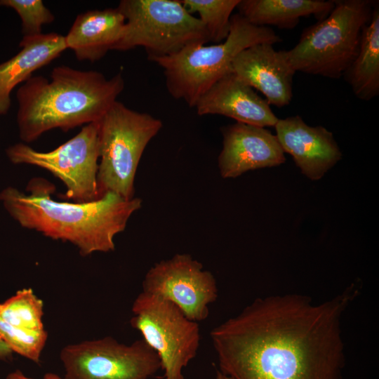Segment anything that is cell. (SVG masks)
<instances>
[{
  "mask_svg": "<svg viewBox=\"0 0 379 379\" xmlns=\"http://www.w3.org/2000/svg\"><path fill=\"white\" fill-rule=\"evenodd\" d=\"M355 291L317 304L298 294L256 299L211 329L219 370L233 379H340V321Z\"/></svg>",
  "mask_w": 379,
  "mask_h": 379,
  "instance_id": "obj_1",
  "label": "cell"
},
{
  "mask_svg": "<svg viewBox=\"0 0 379 379\" xmlns=\"http://www.w3.org/2000/svg\"><path fill=\"white\" fill-rule=\"evenodd\" d=\"M54 190L51 182L34 178L28 194L8 187L0 192V201L21 227L69 241L83 256L114 251L115 236L142 206L140 198L126 199L112 192L88 202L58 201L51 197Z\"/></svg>",
  "mask_w": 379,
  "mask_h": 379,
  "instance_id": "obj_2",
  "label": "cell"
},
{
  "mask_svg": "<svg viewBox=\"0 0 379 379\" xmlns=\"http://www.w3.org/2000/svg\"><path fill=\"white\" fill-rule=\"evenodd\" d=\"M124 88L121 72L110 79L95 70L55 67L50 80L32 76L16 93V121L24 143L55 128L67 132L98 121Z\"/></svg>",
  "mask_w": 379,
  "mask_h": 379,
  "instance_id": "obj_3",
  "label": "cell"
},
{
  "mask_svg": "<svg viewBox=\"0 0 379 379\" xmlns=\"http://www.w3.org/2000/svg\"><path fill=\"white\" fill-rule=\"evenodd\" d=\"M281 41L270 27L253 25L237 13L232 15L230 33L222 42L210 46L192 43L173 55L151 60L163 69L170 95L194 107L213 85L232 72V62L241 51L255 44L274 45Z\"/></svg>",
  "mask_w": 379,
  "mask_h": 379,
  "instance_id": "obj_4",
  "label": "cell"
},
{
  "mask_svg": "<svg viewBox=\"0 0 379 379\" xmlns=\"http://www.w3.org/2000/svg\"><path fill=\"white\" fill-rule=\"evenodd\" d=\"M376 1L335 0L323 20L302 30L297 44L285 51L295 72L339 79L354 60L363 27Z\"/></svg>",
  "mask_w": 379,
  "mask_h": 379,
  "instance_id": "obj_5",
  "label": "cell"
},
{
  "mask_svg": "<svg viewBox=\"0 0 379 379\" xmlns=\"http://www.w3.org/2000/svg\"><path fill=\"white\" fill-rule=\"evenodd\" d=\"M98 124V199L109 192L133 199L141 157L148 143L161 129L162 121L117 100Z\"/></svg>",
  "mask_w": 379,
  "mask_h": 379,
  "instance_id": "obj_6",
  "label": "cell"
},
{
  "mask_svg": "<svg viewBox=\"0 0 379 379\" xmlns=\"http://www.w3.org/2000/svg\"><path fill=\"white\" fill-rule=\"evenodd\" d=\"M123 34L113 50L143 47L149 60L173 55L196 42H210L206 29L180 0H122Z\"/></svg>",
  "mask_w": 379,
  "mask_h": 379,
  "instance_id": "obj_7",
  "label": "cell"
},
{
  "mask_svg": "<svg viewBox=\"0 0 379 379\" xmlns=\"http://www.w3.org/2000/svg\"><path fill=\"white\" fill-rule=\"evenodd\" d=\"M131 311V326L159 357L165 379H185L182 371L200 345L199 323L169 301L143 291L134 300Z\"/></svg>",
  "mask_w": 379,
  "mask_h": 379,
  "instance_id": "obj_8",
  "label": "cell"
},
{
  "mask_svg": "<svg viewBox=\"0 0 379 379\" xmlns=\"http://www.w3.org/2000/svg\"><path fill=\"white\" fill-rule=\"evenodd\" d=\"M6 153L14 164L36 166L61 180L67 187L66 198L73 202L98 199V121L85 125L78 134L52 151L39 152L20 142L8 147Z\"/></svg>",
  "mask_w": 379,
  "mask_h": 379,
  "instance_id": "obj_9",
  "label": "cell"
},
{
  "mask_svg": "<svg viewBox=\"0 0 379 379\" xmlns=\"http://www.w3.org/2000/svg\"><path fill=\"white\" fill-rule=\"evenodd\" d=\"M60 358L63 379H148L161 369L155 352L143 339L130 345L111 336L68 345Z\"/></svg>",
  "mask_w": 379,
  "mask_h": 379,
  "instance_id": "obj_10",
  "label": "cell"
},
{
  "mask_svg": "<svg viewBox=\"0 0 379 379\" xmlns=\"http://www.w3.org/2000/svg\"><path fill=\"white\" fill-rule=\"evenodd\" d=\"M142 288V291L173 303L197 323L208 318L209 306L218 294L213 274L187 253L155 263L146 273Z\"/></svg>",
  "mask_w": 379,
  "mask_h": 379,
  "instance_id": "obj_11",
  "label": "cell"
},
{
  "mask_svg": "<svg viewBox=\"0 0 379 379\" xmlns=\"http://www.w3.org/2000/svg\"><path fill=\"white\" fill-rule=\"evenodd\" d=\"M222 148L218 158L223 178H234L246 171L279 166L284 152L276 136L267 129L236 122L223 126Z\"/></svg>",
  "mask_w": 379,
  "mask_h": 379,
  "instance_id": "obj_12",
  "label": "cell"
},
{
  "mask_svg": "<svg viewBox=\"0 0 379 379\" xmlns=\"http://www.w3.org/2000/svg\"><path fill=\"white\" fill-rule=\"evenodd\" d=\"M232 72L262 93L270 105L282 107L293 98L295 72L285 51H276L272 44H258L241 51L232 62Z\"/></svg>",
  "mask_w": 379,
  "mask_h": 379,
  "instance_id": "obj_13",
  "label": "cell"
},
{
  "mask_svg": "<svg viewBox=\"0 0 379 379\" xmlns=\"http://www.w3.org/2000/svg\"><path fill=\"white\" fill-rule=\"evenodd\" d=\"M274 128L283 151L310 180L321 179L342 158L333 133L322 126L307 125L299 115L279 119Z\"/></svg>",
  "mask_w": 379,
  "mask_h": 379,
  "instance_id": "obj_14",
  "label": "cell"
},
{
  "mask_svg": "<svg viewBox=\"0 0 379 379\" xmlns=\"http://www.w3.org/2000/svg\"><path fill=\"white\" fill-rule=\"evenodd\" d=\"M44 303L32 288H23L0 304V338L13 351L39 363L48 333Z\"/></svg>",
  "mask_w": 379,
  "mask_h": 379,
  "instance_id": "obj_15",
  "label": "cell"
},
{
  "mask_svg": "<svg viewBox=\"0 0 379 379\" xmlns=\"http://www.w3.org/2000/svg\"><path fill=\"white\" fill-rule=\"evenodd\" d=\"M194 107L199 116L218 114L263 128L274 127L279 120L267 101L232 72L213 85Z\"/></svg>",
  "mask_w": 379,
  "mask_h": 379,
  "instance_id": "obj_16",
  "label": "cell"
},
{
  "mask_svg": "<svg viewBox=\"0 0 379 379\" xmlns=\"http://www.w3.org/2000/svg\"><path fill=\"white\" fill-rule=\"evenodd\" d=\"M125 22L117 8L79 13L64 36L66 48L71 49L79 61L100 60L119 42Z\"/></svg>",
  "mask_w": 379,
  "mask_h": 379,
  "instance_id": "obj_17",
  "label": "cell"
},
{
  "mask_svg": "<svg viewBox=\"0 0 379 379\" xmlns=\"http://www.w3.org/2000/svg\"><path fill=\"white\" fill-rule=\"evenodd\" d=\"M20 50L0 63V115H6L11 105V95L37 69L47 65L67 49L64 36L55 32L22 37Z\"/></svg>",
  "mask_w": 379,
  "mask_h": 379,
  "instance_id": "obj_18",
  "label": "cell"
},
{
  "mask_svg": "<svg viewBox=\"0 0 379 379\" xmlns=\"http://www.w3.org/2000/svg\"><path fill=\"white\" fill-rule=\"evenodd\" d=\"M334 5L333 0H240L237 8L256 26L293 29L302 17L313 15L318 21L323 20Z\"/></svg>",
  "mask_w": 379,
  "mask_h": 379,
  "instance_id": "obj_19",
  "label": "cell"
},
{
  "mask_svg": "<svg viewBox=\"0 0 379 379\" xmlns=\"http://www.w3.org/2000/svg\"><path fill=\"white\" fill-rule=\"evenodd\" d=\"M343 76L359 100H371L379 94L378 1L362 29L358 53Z\"/></svg>",
  "mask_w": 379,
  "mask_h": 379,
  "instance_id": "obj_20",
  "label": "cell"
},
{
  "mask_svg": "<svg viewBox=\"0 0 379 379\" xmlns=\"http://www.w3.org/2000/svg\"><path fill=\"white\" fill-rule=\"evenodd\" d=\"M192 15L198 13L204 24L209 41L215 44L222 42L230 29V19L233 11L240 0H180Z\"/></svg>",
  "mask_w": 379,
  "mask_h": 379,
  "instance_id": "obj_21",
  "label": "cell"
},
{
  "mask_svg": "<svg viewBox=\"0 0 379 379\" xmlns=\"http://www.w3.org/2000/svg\"><path fill=\"white\" fill-rule=\"evenodd\" d=\"M0 6L10 8L18 13L22 37L41 35L42 27L55 20L54 15L41 0H0Z\"/></svg>",
  "mask_w": 379,
  "mask_h": 379,
  "instance_id": "obj_22",
  "label": "cell"
},
{
  "mask_svg": "<svg viewBox=\"0 0 379 379\" xmlns=\"http://www.w3.org/2000/svg\"><path fill=\"white\" fill-rule=\"evenodd\" d=\"M6 379H34L25 375L20 370H16L7 375ZM43 379H63L55 373H48Z\"/></svg>",
  "mask_w": 379,
  "mask_h": 379,
  "instance_id": "obj_23",
  "label": "cell"
},
{
  "mask_svg": "<svg viewBox=\"0 0 379 379\" xmlns=\"http://www.w3.org/2000/svg\"><path fill=\"white\" fill-rule=\"evenodd\" d=\"M13 351L0 338V359L6 361L11 360L13 357Z\"/></svg>",
  "mask_w": 379,
  "mask_h": 379,
  "instance_id": "obj_24",
  "label": "cell"
},
{
  "mask_svg": "<svg viewBox=\"0 0 379 379\" xmlns=\"http://www.w3.org/2000/svg\"><path fill=\"white\" fill-rule=\"evenodd\" d=\"M215 379H233L230 376L223 373L220 370L216 371Z\"/></svg>",
  "mask_w": 379,
  "mask_h": 379,
  "instance_id": "obj_25",
  "label": "cell"
}]
</instances>
